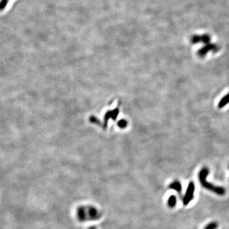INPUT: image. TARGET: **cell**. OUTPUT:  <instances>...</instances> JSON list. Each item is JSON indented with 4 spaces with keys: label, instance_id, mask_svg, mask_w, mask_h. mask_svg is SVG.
Returning <instances> with one entry per match:
<instances>
[{
    "label": "cell",
    "instance_id": "cell-1",
    "mask_svg": "<svg viewBox=\"0 0 229 229\" xmlns=\"http://www.w3.org/2000/svg\"><path fill=\"white\" fill-rule=\"evenodd\" d=\"M209 171L208 168H206V167H204L202 169H200L198 174V178L200 184H201L202 187L205 188L210 190L212 192H214L218 195L222 196V195H225L226 192L225 188L221 187H218V186H215L211 183L208 182L206 178L209 174Z\"/></svg>",
    "mask_w": 229,
    "mask_h": 229
},
{
    "label": "cell",
    "instance_id": "cell-2",
    "mask_svg": "<svg viewBox=\"0 0 229 229\" xmlns=\"http://www.w3.org/2000/svg\"><path fill=\"white\" fill-rule=\"evenodd\" d=\"M195 189V184L193 181H191L188 185L187 189L186 190L185 194L182 200L184 206H187V205L194 199Z\"/></svg>",
    "mask_w": 229,
    "mask_h": 229
},
{
    "label": "cell",
    "instance_id": "cell-3",
    "mask_svg": "<svg viewBox=\"0 0 229 229\" xmlns=\"http://www.w3.org/2000/svg\"><path fill=\"white\" fill-rule=\"evenodd\" d=\"M218 50V47L216 45L214 44H208L205 47L201 48L197 52V55L200 57H204L207 54V53L209 51H216Z\"/></svg>",
    "mask_w": 229,
    "mask_h": 229
},
{
    "label": "cell",
    "instance_id": "cell-4",
    "mask_svg": "<svg viewBox=\"0 0 229 229\" xmlns=\"http://www.w3.org/2000/svg\"><path fill=\"white\" fill-rule=\"evenodd\" d=\"M210 41V38L208 35L203 36H194L191 39L192 44H197V43H204V44H208Z\"/></svg>",
    "mask_w": 229,
    "mask_h": 229
},
{
    "label": "cell",
    "instance_id": "cell-5",
    "mask_svg": "<svg viewBox=\"0 0 229 229\" xmlns=\"http://www.w3.org/2000/svg\"><path fill=\"white\" fill-rule=\"evenodd\" d=\"M86 216H87L90 219H96L98 218V213L97 209L94 207H90L87 210V214L86 211Z\"/></svg>",
    "mask_w": 229,
    "mask_h": 229
},
{
    "label": "cell",
    "instance_id": "cell-6",
    "mask_svg": "<svg viewBox=\"0 0 229 229\" xmlns=\"http://www.w3.org/2000/svg\"><path fill=\"white\" fill-rule=\"evenodd\" d=\"M229 104V92L224 95L222 98L219 100V101L218 104V108L219 109H222L227 104Z\"/></svg>",
    "mask_w": 229,
    "mask_h": 229
},
{
    "label": "cell",
    "instance_id": "cell-7",
    "mask_svg": "<svg viewBox=\"0 0 229 229\" xmlns=\"http://www.w3.org/2000/svg\"><path fill=\"white\" fill-rule=\"evenodd\" d=\"M77 217L80 221H85L87 219L86 216V209L85 207H80L77 210Z\"/></svg>",
    "mask_w": 229,
    "mask_h": 229
},
{
    "label": "cell",
    "instance_id": "cell-8",
    "mask_svg": "<svg viewBox=\"0 0 229 229\" xmlns=\"http://www.w3.org/2000/svg\"><path fill=\"white\" fill-rule=\"evenodd\" d=\"M169 188L171 190H174L176 191V192L178 193H180L181 192V190H182V186H181V184L180 181H173V182H172L169 185Z\"/></svg>",
    "mask_w": 229,
    "mask_h": 229
},
{
    "label": "cell",
    "instance_id": "cell-9",
    "mask_svg": "<svg viewBox=\"0 0 229 229\" xmlns=\"http://www.w3.org/2000/svg\"><path fill=\"white\" fill-rule=\"evenodd\" d=\"M176 202H177V200H176V197L175 195H171L168 200V206L171 208H174L176 205Z\"/></svg>",
    "mask_w": 229,
    "mask_h": 229
},
{
    "label": "cell",
    "instance_id": "cell-10",
    "mask_svg": "<svg viewBox=\"0 0 229 229\" xmlns=\"http://www.w3.org/2000/svg\"><path fill=\"white\" fill-rule=\"evenodd\" d=\"M218 227V224L216 222L209 223L204 228V229H216Z\"/></svg>",
    "mask_w": 229,
    "mask_h": 229
},
{
    "label": "cell",
    "instance_id": "cell-11",
    "mask_svg": "<svg viewBox=\"0 0 229 229\" xmlns=\"http://www.w3.org/2000/svg\"><path fill=\"white\" fill-rule=\"evenodd\" d=\"M89 229H96V228H95L94 227H91L89 228Z\"/></svg>",
    "mask_w": 229,
    "mask_h": 229
},
{
    "label": "cell",
    "instance_id": "cell-12",
    "mask_svg": "<svg viewBox=\"0 0 229 229\" xmlns=\"http://www.w3.org/2000/svg\"><path fill=\"white\" fill-rule=\"evenodd\" d=\"M228 169H229V165H228Z\"/></svg>",
    "mask_w": 229,
    "mask_h": 229
}]
</instances>
